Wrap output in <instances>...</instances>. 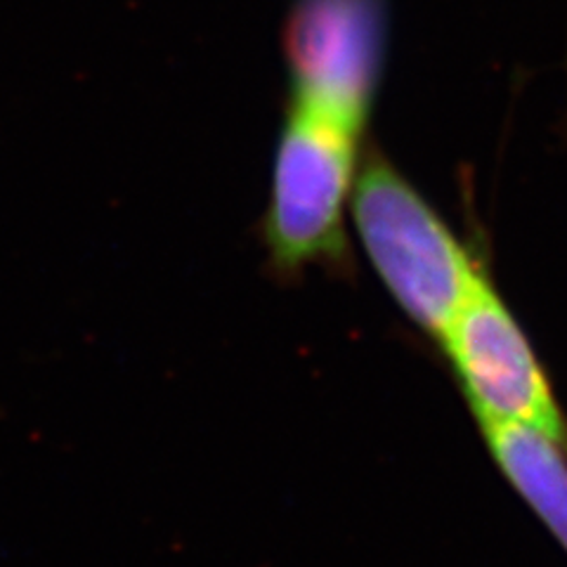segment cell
Masks as SVG:
<instances>
[{
  "label": "cell",
  "instance_id": "obj_2",
  "mask_svg": "<svg viewBox=\"0 0 567 567\" xmlns=\"http://www.w3.org/2000/svg\"><path fill=\"white\" fill-rule=\"evenodd\" d=\"M360 137L341 123L289 102L262 216L268 262L281 277L348 262L350 202L362 164Z\"/></svg>",
  "mask_w": 567,
  "mask_h": 567
},
{
  "label": "cell",
  "instance_id": "obj_3",
  "mask_svg": "<svg viewBox=\"0 0 567 567\" xmlns=\"http://www.w3.org/2000/svg\"><path fill=\"white\" fill-rule=\"evenodd\" d=\"M385 48L383 0H293L284 27L291 104L364 133Z\"/></svg>",
  "mask_w": 567,
  "mask_h": 567
},
{
  "label": "cell",
  "instance_id": "obj_1",
  "mask_svg": "<svg viewBox=\"0 0 567 567\" xmlns=\"http://www.w3.org/2000/svg\"><path fill=\"white\" fill-rule=\"evenodd\" d=\"M350 220L377 277L412 324L442 339L485 272L447 220L379 154L354 181Z\"/></svg>",
  "mask_w": 567,
  "mask_h": 567
},
{
  "label": "cell",
  "instance_id": "obj_4",
  "mask_svg": "<svg viewBox=\"0 0 567 567\" xmlns=\"http://www.w3.org/2000/svg\"><path fill=\"white\" fill-rule=\"evenodd\" d=\"M483 425L518 423L567 442V423L535 348L487 275L440 339Z\"/></svg>",
  "mask_w": 567,
  "mask_h": 567
},
{
  "label": "cell",
  "instance_id": "obj_5",
  "mask_svg": "<svg viewBox=\"0 0 567 567\" xmlns=\"http://www.w3.org/2000/svg\"><path fill=\"white\" fill-rule=\"evenodd\" d=\"M483 431L496 466L567 554V442L518 423Z\"/></svg>",
  "mask_w": 567,
  "mask_h": 567
}]
</instances>
